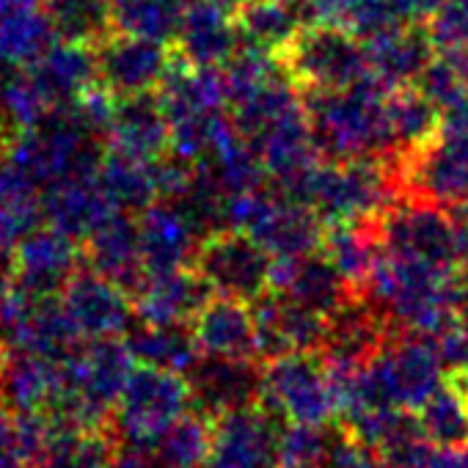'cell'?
Masks as SVG:
<instances>
[{"label": "cell", "mask_w": 468, "mask_h": 468, "mask_svg": "<svg viewBox=\"0 0 468 468\" xmlns=\"http://www.w3.org/2000/svg\"><path fill=\"white\" fill-rule=\"evenodd\" d=\"M391 89L369 72L358 83L339 91L303 94L309 127L320 157H391V135L386 97Z\"/></svg>", "instance_id": "1"}, {"label": "cell", "mask_w": 468, "mask_h": 468, "mask_svg": "<svg viewBox=\"0 0 468 468\" xmlns=\"http://www.w3.org/2000/svg\"><path fill=\"white\" fill-rule=\"evenodd\" d=\"M287 196L312 207L325 226L372 220L399 198L397 168L391 157H320Z\"/></svg>", "instance_id": "2"}, {"label": "cell", "mask_w": 468, "mask_h": 468, "mask_svg": "<svg viewBox=\"0 0 468 468\" xmlns=\"http://www.w3.org/2000/svg\"><path fill=\"white\" fill-rule=\"evenodd\" d=\"M372 229L386 254L419 260L443 271L468 268V223L454 218L446 207L397 198L372 218Z\"/></svg>", "instance_id": "3"}, {"label": "cell", "mask_w": 468, "mask_h": 468, "mask_svg": "<svg viewBox=\"0 0 468 468\" xmlns=\"http://www.w3.org/2000/svg\"><path fill=\"white\" fill-rule=\"evenodd\" d=\"M273 56L284 78L301 94L339 91L369 72L364 39L325 20H309L301 26V31Z\"/></svg>", "instance_id": "4"}, {"label": "cell", "mask_w": 468, "mask_h": 468, "mask_svg": "<svg viewBox=\"0 0 468 468\" xmlns=\"http://www.w3.org/2000/svg\"><path fill=\"white\" fill-rule=\"evenodd\" d=\"M229 226L249 231L273 260H292L323 246L325 223L317 212L276 187L229 196Z\"/></svg>", "instance_id": "5"}, {"label": "cell", "mask_w": 468, "mask_h": 468, "mask_svg": "<svg viewBox=\"0 0 468 468\" xmlns=\"http://www.w3.org/2000/svg\"><path fill=\"white\" fill-rule=\"evenodd\" d=\"M193 268L215 295L257 303L271 292L273 254L249 231L223 226L198 240Z\"/></svg>", "instance_id": "6"}, {"label": "cell", "mask_w": 468, "mask_h": 468, "mask_svg": "<svg viewBox=\"0 0 468 468\" xmlns=\"http://www.w3.org/2000/svg\"><path fill=\"white\" fill-rule=\"evenodd\" d=\"M262 402L298 424H328L339 416L334 375L320 353H284L262 361Z\"/></svg>", "instance_id": "7"}, {"label": "cell", "mask_w": 468, "mask_h": 468, "mask_svg": "<svg viewBox=\"0 0 468 468\" xmlns=\"http://www.w3.org/2000/svg\"><path fill=\"white\" fill-rule=\"evenodd\" d=\"M190 408V386L182 372L135 361L113 408L111 430L122 441H152Z\"/></svg>", "instance_id": "8"}, {"label": "cell", "mask_w": 468, "mask_h": 468, "mask_svg": "<svg viewBox=\"0 0 468 468\" xmlns=\"http://www.w3.org/2000/svg\"><path fill=\"white\" fill-rule=\"evenodd\" d=\"M282 419L265 402L223 413L212 421V449L207 468H284Z\"/></svg>", "instance_id": "9"}, {"label": "cell", "mask_w": 468, "mask_h": 468, "mask_svg": "<svg viewBox=\"0 0 468 468\" xmlns=\"http://www.w3.org/2000/svg\"><path fill=\"white\" fill-rule=\"evenodd\" d=\"M190 386V405L204 419L215 421L223 413L262 402V361L198 356L185 372Z\"/></svg>", "instance_id": "10"}, {"label": "cell", "mask_w": 468, "mask_h": 468, "mask_svg": "<svg viewBox=\"0 0 468 468\" xmlns=\"http://www.w3.org/2000/svg\"><path fill=\"white\" fill-rule=\"evenodd\" d=\"M97 83L113 97L157 91L174 64V48L157 39L113 31L97 48Z\"/></svg>", "instance_id": "11"}, {"label": "cell", "mask_w": 468, "mask_h": 468, "mask_svg": "<svg viewBox=\"0 0 468 468\" xmlns=\"http://www.w3.org/2000/svg\"><path fill=\"white\" fill-rule=\"evenodd\" d=\"M61 303L83 342L127 336V331L138 320L133 298L89 265H80L67 279V284L61 287Z\"/></svg>", "instance_id": "12"}, {"label": "cell", "mask_w": 468, "mask_h": 468, "mask_svg": "<svg viewBox=\"0 0 468 468\" xmlns=\"http://www.w3.org/2000/svg\"><path fill=\"white\" fill-rule=\"evenodd\" d=\"M171 48L176 58L190 67L223 69L243 48V37L234 23V4L231 0H187Z\"/></svg>", "instance_id": "13"}, {"label": "cell", "mask_w": 468, "mask_h": 468, "mask_svg": "<svg viewBox=\"0 0 468 468\" xmlns=\"http://www.w3.org/2000/svg\"><path fill=\"white\" fill-rule=\"evenodd\" d=\"M397 331L402 328L391 325V320L380 309L353 295L342 309L328 317V331L320 356L331 372H356L367 367Z\"/></svg>", "instance_id": "14"}, {"label": "cell", "mask_w": 468, "mask_h": 468, "mask_svg": "<svg viewBox=\"0 0 468 468\" xmlns=\"http://www.w3.org/2000/svg\"><path fill=\"white\" fill-rule=\"evenodd\" d=\"M83 265L80 240L42 220L15 246L12 282L37 295H61L67 279Z\"/></svg>", "instance_id": "15"}, {"label": "cell", "mask_w": 468, "mask_h": 468, "mask_svg": "<svg viewBox=\"0 0 468 468\" xmlns=\"http://www.w3.org/2000/svg\"><path fill=\"white\" fill-rule=\"evenodd\" d=\"M80 249H83V265L119 284L130 298L138 295V290L146 282L138 215L113 209L80 240Z\"/></svg>", "instance_id": "16"}, {"label": "cell", "mask_w": 468, "mask_h": 468, "mask_svg": "<svg viewBox=\"0 0 468 468\" xmlns=\"http://www.w3.org/2000/svg\"><path fill=\"white\" fill-rule=\"evenodd\" d=\"M105 146L144 163H154L171 152V124L157 91L116 97Z\"/></svg>", "instance_id": "17"}, {"label": "cell", "mask_w": 468, "mask_h": 468, "mask_svg": "<svg viewBox=\"0 0 468 468\" xmlns=\"http://www.w3.org/2000/svg\"><path fill=\"white\" fill-rule=\"evenodd\" d=\"M271 292L284 295L325 317H331L356 295L339 268L320 249L292 260H273Z\"/></svg>", "instance_id": "18"}, {"label": "cell", "mask_w": 468, "mask_h": 468, "mask_svg": "<svg viewBox=\"0 0 468 468\" xmlns=\"http://www.w3.org/2000/svg\"><path fill=\"white\" fill-rule=\"evenodd\" d=\"M215 292L204 276L190 265L171 273L146 276L144 287L133 298L135 317L144 325H190L198 309Z\"/></svg>", "instance_id": "19"}, {"label": "cell", "mask_w": 468, "mask_h": 468, "mask_svg": "<svg viewBox=\"0 0 468 468\" xmlns=\"http://www.w3.org/2000/svg\"><path fill=\"white\" fill-rule=\"evenodd\" d=\"M193 339L204 356L260 358L254 306L238 298L212 295L190 320Z\"/></svg>", "instance_id": "20"}, {"label": "cell", "mask_w": 468, "mask_h": 468, "mask_svg": "<svg viewBox=\"0 0 468 468\" xmlns=\"http://www.w3.org/2000/svg\"><path fill=\"white\" fill-rule=\"evenodd\" d=\"M138 234L146 276L190 268L201 240L187 218L168 201H154L138 212Z\"/></svg>", "instance_id": "21"}, {"label": "cell", "mask_w": 468, "mask_h": 468, "mask_svg": "<svg viewBox=\"0 0 468 468\" xmlns=\"http://www.w3.org/2000/svg\"><path fill=\"white\" fill-rule=\"evenodd\" d=\"M367 48V69L386 89L416 86L419 75L435 56L424 23H399L372 39Z\"/></svg>", "instance_id": "22"}, {"label": "cell", "mask_w": 468, "mask_h": 468, "mask_svg": "<svg viewBox=\"0 0 468 468\" xmlns=\"http://www.w3.org/2000/svg\"><path fill=\"white\" fill-rule=\"evenodd\" d=\"M56 39L45 0H0V80L34 64Z\"/></svg>", "instance_id": "23"}, {"label": "cell", "mask_w": 468, "mask_h": 468, "mask_svg": "<svg viewBox=\"0 0 468 468\" xmlns=\"http://www.w3.org/2000/svg\"><path fill=\"white\" fill-rule=\"evenodd\" d=\"M64 391V361L39 353L9 350L0 402L15 413L48 416Z\"/></svg>", "instance_id": "24"}, {"label": "cell", "mask_w": 468, "mask_h": 468, "mask_svg": "<svg viewBox=\"0 0 468 468\" xmlns=\"http://www.w3.org/2000/svg\"><path fill=\"white\" fill-rule=\"evenodd\" d=\"M23 69H28L56 111H64L97 83V53L91 45L56 39L34 64Z\"/></svg>", "instance_id": "25"}, {"label": "cell", "mask_w": 468, "mask_h": 468, "mask_svg": "<svg viewBox=\"0 0 468 468\" xmlns=\"http://www.w3.org/2000/svg\"><path fill=\"white\" fill-rule=\"evenodd\" d=\"M160 105L171 122L201 119L226 111V83L220 69L190 67L174 53V64L157 86Z\"/></svg>", "instance_id": "26"}, {"label": "cell", "mask_w": 468, "mask_h": 468, "mask_svg": "<svg viewBox=\"0 0 468 468\" xmlns=\"http://www.w3.org/2000/svg\"><path fill=\"white\" fill-rule=\"evenodd\" d=\"M116 207L102 193L97 174L64 179L42 190V218L61 231L72 234L75 240H83L86 234L113 212Z\"/></svg>", "instance_id": "27"}, {"label": "cell", "mask_w": 468, "mask_h": 468, "mask_svg": "<svg viewBox=\"0 0 468 468\" xmlns=\"http://www.w3.org/2000/svg\"><path fill=\"white\" fill-rule=\"evenodd\" d=\"M306 4L292 0H238L234 4V23L243 37V45L279 53L298 31L306 26Z\"/></svg>", "instance_id": "28"}, {"label": "cell", "mask_w": 468, "mask_h": 468, "mask_svg": "<svg viewBox=\"0 0 468 468\" xmlns=\"http://www.w3.org/2000/svg\"><path fill=\"white\" fill-rule=\"evenodd\" d=\"M320 251L339 268V273L347 279V284L353 287L356 295L367 287V282L383 254V249L375 238L372 220L328 223L323 231Z\"/></svg>", "instance_id": "29"}, {"label": "cell", "mask_w": 468, "mask_h": 468, "mask_svg": "<svg viewBox=\"0 0 468 468\" xmlns=\"http://www.w3.org/2000/svg\"><path fill=\"white\" fill-rule=\"evenodd\" d=\"M97 182L116 209H124L133 215L144 212L146 207H152L160 198L154 163L133 160L127 154L111 152L108 146H105L102 163L97 168Z\"/></svg>", "instance_id": "30"}, {"label": "cell", "mask_w": 468, "mask_h": 468, "mask_svg": "<svg viewBox=\"0 0 468 468\" xmlns=\"http://www.w3.org/2000/svg\"><path fill=\"white\" fill-rule=\"evenodd\" d=\"M421 435L435 446H468V380L443 378L416 410Z\"/></svg>", "instance_id": "31"}, {"label": "cell", "mask_w": 468, "mask_h": 468, "mask_svg": "<svg viewBox=\"0 0 468 468\" xmlns=\"http://www.w3.org/2000/svg\"><path fill=\"white\" fill-rule=\"evenodd\" d=\"M388 135H391V157H399L421 144H427L438 133L441 111L419 91V86L391 89L386 97Z\"/></svg>", "instance_id": "32"}, {"label": "cell", "mask_w": 468, "mask_h": 468, "mask_svg": "<svg viewBox=\"0 0 468 468\" xmlns=\"http://www.w3.org/2000/svg\"><path fill=\"white\" fill-rule=\"evenodd\" d=\"M130 353L141 364L174 369V372H187L190 364L201 356L190 325H138L130 328L124 336Z\"/></svg>", "instance_id": "33"}, {"label": "cell", "mask_w": 468, "mask_h": 468, "mask_svg": "<svg viewBox=\"0 0 468 468\" xmlns=\"http://www.w3.org/2000/svg\"><path fill=\"white\" fill-rule=\"evenodd\" d=\"M58 39L97 48L113 34V0H45Z\"/></svg>", "instance_id": "34"}, {"label": "cell", "mask_w": 468, "mask_h": 468, "mask_svg": "<svg viewBox=\"0 0 468 468\" xmlns=\"http://www.w3.org/2000/svg\"><path fill=\"white\" fill-rule=\"evenodd\" d=\"M419 91L443 111L468 94V53H435L416 80Z\"/></svg>", "instance_id": "35"}, {"label": "cell", "mask_w": 468, "mask_h": 468, "mask_svg": "<svg viewBox=\"0 0 468 468\" xmlns=\"http://www.w3.org/2000/svg\"><path fill=\"white\" fill-rule=\"evenodd\" d=\"M331 424L287 421L282 430V465L284 468H323Z\"/></svg>", "instance_id": "36"}, {"label": "cell", "mask_w": 468, "mask_h": 468, "mask_svg": "<svg viewBox=\"0 0 468 468\" xmlns=\"http://www.w3.org/2000/svg\"><path fill=\"white\" fill-rule=\"evenodd\" d=\"M424 28L435 53H468V0H441Z\"/></svg>", "instance_id": "37"}, {"label": "cell", "mask_w": 468, "mask_h": 468, "mask_svg": "<svg viewBox=\"0 0 468 468\" xmlns=\"http://www.w3.org/2000/svg\"><path fill=\"white\" fill-rule=\"evenodd\" d=\"M0 468H37V457L12 408L0 402Z\"/></svg>", "instance_id": "38"}, {"label": "cell", "mask_w": 468, "mask_h": 468, "mask_svg": "<svg viewBox=\"0 0 468 468\" xmlns=\"http://www.w3.org/2000/svg\"><path fill=\"white\" fill-rule=\"evenodd\" d=\"M402 23H424L441 0H388Z\"/></svg>", "instance_id": "39"}, {"label": "cell", "mask_w": 468, "mask_h": 468, "mask_svg": "<svg viewBox=\"0 0 468 468\" xmlns=\"http://www.w3.org/2000/svg\"><path fill=\"white\" fill-rule=\"evenodd\" d=\"M6 361H9V347H6L4 336H0V386H4V375H6Z\"/></svg>", "instance_id": "40"}, {"label": "cell", "mask_w": 468, "mask_h": 468, "mask_svg": "<svg viewBox=\"0 0 468 468\" xmlns=\"http://www.w3.org/2000/svg\"><path fill=\"white\" fill-rule=\"evenodd\" d=\"M292 4H306V0H292Z\"/></svg>", "instance_id": "41"}, {"label": "cell", "mask_w": 468, "mask_h": 468, "mask_svg": "<svg viewBox=\"0 0 468 468\" xmlns=\"http://www.w3.org/2000/svg\"><path fill=\"white\" fill-rule=\"evenodd\" d=\"M375 468H386V465H383V463H378V465H375Z\"/></svg>", "instance_id": "42"}]
</instances>
